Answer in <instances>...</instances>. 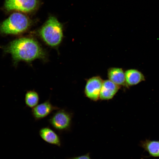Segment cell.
<instances>
[{"instance_id": "cell-1", "label": "cell", "mask_w": 159, "mask_h": 159, "mask_svg": "<svg viewBox=\"0 0 159 159\" xmlns=\"http://www.w3.org/2000/svg\"><path fill=\"white\" fill-rule=\"evenodd\" d=\"M11 53L14 60L30 62L35 59L43 58L45 54L38 43L33 39L23 37L11 42L5 49Z\"/></svg>"}, {"instance_id": "cell-9", "label": "cell", "mask_w": 159, "mask_h": 159, "mask_svg": "<svg viewBox=\"0 0 159 159\" xmlns=\"http://www.w3.org/2000/svg\"><path fill=\"white\" fill-rule=\"evenodd\" d=\"M107 75L110 80L119 85L127 86L125 80V72L122 69L112 67L107 71Z\"/></svg>"}, {"instance_id": "cell-7", "label": "cell", "mask_w": 159, "mask_h": 159, "mask_svg": "<svg viewBox=\"0 0 159 159\" xmlns=\"http://www.w3.org/2000/svg\"><path fill=\"white\" fill-rule=\"evenodd\" d=\"M59 109L52 105L50 100L48 99L32 108L31 113L35 120H38L45 118L54 110Z\"/></svg>"}, {"instance_id": "cell-12", "label": "cell", "mask_w": 159, "mask_h": 159, "mask_svg": "<svg viewBox=\"0 0 159 159\" xmlns=\"http://www.w3.org/2000/svg\"><path fill=\"white\" fill-rule=\"evenodd\" d=\"M142 145L151 155L159 156V141L146 140L143 142Z\"/></svg>"}, {"instance_id": "cell-2", "label": "cell", "mask_w": 159, "mask_h": 159, "mask_svg": "<svg viewBox=\"0 0 159 159\" xmlns=\"http://www.w3.org/2000/svg\"><path fill=\"white\" fill-rule=\"evenodd\" d=\"M40 34L47 44L52 47H56L62 40V25L56 18L51 16L42 28Z\"/></svg>"}, {"instance_id": "cell-8", "label": "cell", "mask_w": 159, "mask_h": 159, "mask_svg": "<svg viewBox=\"0 0 159 159\" xmlns=\"http://www.w3.org/2000/svg\"><path fill=\"white\" fill-rule=\"evenodd\" d=\"M120 86L109 80L103 81L100 90V98L102 100L112 99L118 91Z\"/></svg>"}, {"instance_id": "cell-11", "label": "cell", "mask_w": 159, "mask_h": 159, "mask_svg": "<svg viewBox=\"0 0 159 159\" xmlns=\"http://www.w3.org/2000/svg\"><path fill=\"white\" fill-rule=\"evenodd\" d=\"M41 137L45 141L50 144L59 145L60 140L58 135L48 127L41 128L39 131Z\"/></svg>"}, {"instance_id": "cell-3", "label": "cell", "mask_w": 159, "mask_h": 159, "mask_svg": "<svg viewBox=\"0 0 159 159\" xmlns=\"http://www.w3.org/2000/svg\"><path fill=\"white\" fill-rule=\"evenodd\" d=\"M29 24V20L25 15L19 13H14L2 22L0 31L5 34H17L26 30Z\"/></svg>"}, {"instance_id": "cell-4", "label": "cell", "mask_w": 159, "mask_h": 159, "mask_svg": "<svg viewBox=\"0 0 159 159\" xmlns=\"http://www.w3.org/2000/svg\"><path fill=\"white\" fill-rule=\"evenodd\" d=\"M71 121V114L63 109L57 110L49 120L52 126L59 132L68 130L70 127Z\"/></svg>"}, {"instance_id": "cell-6", "label": "cell", "mask_w": 159, "mask_h": 159, "mask_svg": "<svg viewBox=\"0 0 159 159\" xmlns=\"http://www.w3.org/2000/svg\"><path fill=\"white\" fill-rule=\"evenodd\" d=\"M103 81L99 76L89 79L87 81L85 88V93L90 99L96 101L100 98V95Z\"/></svg>"}, {"instance_id": "cell-10", "label": "cell", "mask_w": 159, "mask_h": 159, "mask_svg": "<svg viewBox=\"0 0 159 159\" xmlns=\"http://www.w3.org/2000/svg\"><path fill=\"white\" fill-rule=\"evenodd\" d=\"M125 74L127 86L135 85L145 80V77L143 74L137 69H128L125 71Z\"/></svg>"}, {"instance_id": "cell-14", "label": "cell", "mask_w": 159, "mask_h": 159, "mask_svg": "<svg viewBox=\"0 0 159 159\" xmlns=\"http://www.w3.org/2000/svg\"><path fill=\"white\" fill-rule=\"evenodd\" d=\"M73 159H90V158L88 155H85L75 158Z\"/></svg>"}, {"instance_id": "cell-5", "label": "cell", "mask_w": 159, "mask_h": 159, "mask_svg": "<svg viewBox=\"0 0 159 159\" xmlns=\"http://www.w3.org/2000/svg\"><path fill=\"white\" fill-rule=\"evenodd\" d=\"M37 0H6L5 8L8 11L17 10L29 12L36 7Z\"/></svg>"}, {"instance_id": "cell-13", "label": "cell", "mask_w": 159, "mask_h": 159, "mask_svg": "<svg viewBox=\"0 0 159 159\" xmlns=\"http://www.w3.org/2000/svg\"><path fill=\"white\" fill-rule=\"evenodd\" d=\"M39 100L38 93L34 90H30L26 92L25 95V102L26 106L33 108L38 104Z\"/></svg>"}]
</instances>
